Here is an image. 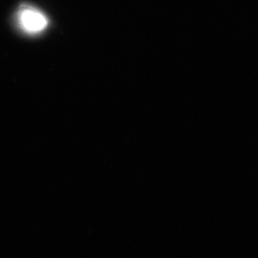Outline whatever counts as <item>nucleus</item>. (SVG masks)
I'll return each instance as SVG.
<instances>
[{
  "label": "nucleus",
  "mask_w": 258,
  "mask_h": 258,
  "mask_svg": "<svg viewBox=\"0 0 258 258\" xmlns=\"http://www.w3.org/2000/svg\"><path fill=\"white\" fill-rule=\"evenodd\" d=\"M19 23L28 34H39L47 26L45 15L32 8H24L19 12Z\"/></svg>",
  "instance_id": "nucleus-1"
}]
</instances>
